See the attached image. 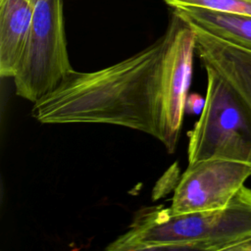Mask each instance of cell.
I'll use <instances>...</instances> for the list:
<instances>
[{
    "instance_id": "277c9868",
    "label": "cell",
    "mask_w": 251,
    "mask_h": 251,
    "mask_svg": "<svg viewBox=\"0 0 251 251\" xmlns=\"http://www.w3.org/2000/svg\"><path fill=\"white\" fill-rule=\"evenodd\" d=\"M204 107L187 146L188 164L207 159H229L251 164V126L224 78L205 66Z\"/></svg>"
},
{
    "instance_id": "3957f363",
    "label": "cell",
    "mask_w": 251,
    "mask_h": 251,
    "mask_svg": "<svg viewBox=\"0 0 251 251\" xmlns=\"http://www.w3.org/2000/svg\"><path fill=\"white\" fill-rule=\"evenodd\" d=\"M30 31L13 77L16 94L32 103L74 71L68 54L64 0H32Z\"/></svg>"
},
{
    "instance_id": "5b68a950",
    "label": "cell",
    "mask_w": 251,
    "mask_h": 251,
    "mask_svg": "<svg viewBox=\"0 0 251 251\" xmlns=\"http://www.w3.org/2000/svg\"><path fill=\"white\" fill-rule=\"evenodd\" d=\"M166 31L168 43L163 68L161 142L169 153H174L179 139L187 102L195 53V33L192 26L174 12Z\"/></svg>"
},
{
    "instance_id": "52a82bcc",
    "label": "cell",
    "mask_w": 251,
    "mask_h": 251,
    "mask_svg": "<svg viewBox=\"0 0 251 251\" xmlns=\"http://www.w3.org/2000/svg\"><path fill=\"white\" fill-rule=\"evenodd\" d=\"M191 26L203 66L211 67L227 83L251 126V51Z\"/></svg>"
},
{
    "instance_id": "8fae6325",
    "label": "cell",
    "mask_w": 251,
    "mask_h": 251,
    "mask_svg": "<svg viewBox=\"0 0 251 251\" xmlns=\"http://www.w3.org/2000/svg\"><path fill=\"white\" fill-rule=\"evenodd\" d=\"M230 251H251V236L233 245Z\"/></svg>"
},
{
    "instance_id": "6da1fadb",
    "label": "cell",
    "mask_w": 251,
    "mask_h": 251,
    "mask_svg": "<svg viewBox=\"0 0 251 251\" xmlns=\"http://www.w3.org/2000/svg\"><path fill=\"white\" fill-rule=\"evenodd\" d=\"M168 33L130 57L94 72H71L33 103L42 124H105L162 139L163 68Z\"/></svg>"
},
{
    "instance_id": "30bf717a",
    "label": "cell",
    "mask_w": 251,
    "mask_h": 251,
    "mask_svg": "<svg viewBox=\"0 0 251 251\" xmlns=\"http://www.w3.org/2000/svg\"><path fill=\"white\" fill-rule=\"evenodd\" d=\"M172 9L185 6L251 16V0H163Z\"/></svg>"
},
{
    "instance_id": "7a4b0ae2",
    "label": "cell",
    "mask_w": 251,
    "mask_h": 251,
    "mask_svg": "<svg viewBox=\"0 0 251 251\" xmlns=\"http://www.w3.org/2000/svg\"><path fill=\"white\" fill-rule=\"evenodd\" d=\"M250 236L251 189L243 185L220 209L176 214L170 207L143 208L106 250L230 251Z\"/></svg>"
},
{
    "instance_id": "8992f818",
    "label": "cell",
    "mask_w": 251,
    "mask_h": 251,
    "mask_svg": "<svg viewBox=\"0 0 251 251\" xmlns=\"http://www.w3.org/2000/svg\"><path fill=\"white\" fill-rule=\"evenodd\" d=\"M251 176V164L207 159L188 164L178 180L170 209L176 214L226 207Z\"/></svg>"
},
{
    "instance_id": "ba28073f",
    "label": "cell",
    "mask_w": 251,
    "mask_h": 251,
    "mask_svg": "<svg viewBox=\"0 0 251 251\" xmlns=\"http://www.w3.org/2000/svg\"><path fill=\"white\" fill-rule=\"evenodd\" d=\"M32 0H0V75L13 78L26 45Z\"/></svg>"
},
{
    "instance_id": "9c48e42d",
    "label": "cell",
    "mask_w": 251,
    "mask_h": 251,
    "mask_svg": "<svg viewBox=\"0 0 251 251\" xmlns=\"http://www.w3.org/2000/svg\"><path fill=\"white\" fill-rule=\"evenodd\" d=\"M173 12L189 25L251 51V16L192 6L175 8Z\"/></svg>"
}]
</instances>
